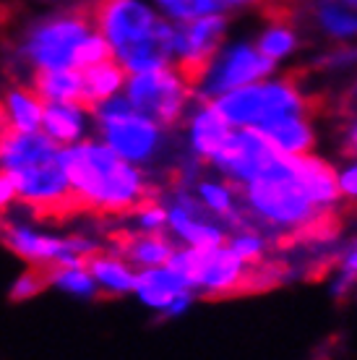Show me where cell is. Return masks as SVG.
<instances>
[{
	"label": "cell",
	"instance_id": "obj_11",
	"mask_svg": "<svg viewBox=\"0 0 357 360\" xmlns=\"http://www.w3.org/2000/svg\"><path fill=\"white\" fill-rule=\"evenodd\" d=\"M277 154L279 152H274L266 144V139L259 131H253V128H233L230 134L224 136V141L219 144L214 157L209 160V165L222 172L227 183L240 186L245 180L261 175L268 165L274 162Z\"/></svg>",
	"mask_w": 357,
	"mask_h": 360
},
{
	"label": "cell",
	"instance_id": "obj_12",
	"mask_svg": "<svg viewBox=\"0 0 357 360\" xmlns=\"http://www.w3.org/2000/svg\"><path fill=\"white\" fill-rule=\"evenodd\" d=\"M190 102H193V110L186 112V117H183L188 131V146H190V154L198 162H209L219 149V144L224 141V136L233 128L227 126V120L216 112L212 102L198 97H193Z\"/></svg>",
	"mask_w": 357,
	"mask_h": 360
},
{
	"label": "cell",
	"instance_id": "obj_18",
	"mask_svg": "<svg viewBox=\"0 0 357 360\" xmlns=\"http://www.w3.org/2000/svg\"><path fill=\"white\" fill-rule=\"evenodd\" d=\"M86 115L79 102H45L42 108V134L58 146H71L86 134Z\"/></svg>",
	"mask_w": 357,
	"mask_h": 360
},
{
	"label": "cell",
	"instance_id": "obj_15",
	"mask_svg": "<svg viewBox=\"0 0 357 360\" xmlns=\"http://www.w3.org/2000/svg\"><path fill=\"white\" fill-rule=\"evenodd\" d=\"M259 131L266 144L279 154H290V157H297V154H313L316 149V126H313L311 115H287L277 117V120H268L264 126L253 128Z\"/></svg>",
	"mask_w": 357,
	"mask_h": 360
},
{
	"label": "cell",
	"instance_id": "obj_22",
	"mask_svg": "<svg viewBox=\"0 0 357 360\" xmlns=\"http://www.w3.org/2000/svg\"><path fill=\"white\" fill-rule=\"evenodd\" d=\"M32 89L45 102H79L81 71L58 68V71H32Z\"/></svg>",
	"mask_w": 357,
	"mask_h": 360
},
{
	"label": "cell",
	"instance_id": "obj_13",
	"mask_svg": "<svg viewBox=\"0 0 357 360\" xmlns=\"http://www.w3.org/2000/svg\"><path fill=\"white\" fill-rule=\"evenodd\" d=\"M287 162H290L295 183L305 191V196L311 201H316L323 209L339 204L342 196L339 186H337V170L331 167V162L316 157V154H297V157L287 154Z\"/></svg>",
	"mask_w": 357,
	"mask_h": 360
},
{
	"label": "cell",
	"instance_id": "obj_5",
	"mask_svg": "<svg viewBox=\"0 0 357 360\" xmlns=\"http://www.w3.org/2000/svg\"><path fill=\"white\" fill-rule=\"evenodd\" d=\"M91 32H94V21L89 13V3H84L71 11L34 18L18 34L13 55L18 63L32 71L73 68L76 50Z\"/></svg>",
	"mask_w": 357,
	"mask_h": 360
},
{
	"label": "cell",
	"instance_id": "obj_6",
	"mask_svg": "<svg viewBox=\"0 0 357 360\" xmlns=\"http://www.w3.org/2000/svg\"><path fill=\"white\" fill-rule=\"evenodd\" d=\"M91 115L97 123L99 141L136 167L154 162L164 149V128L138 115L125 94H115L94 105Z\"/></svg>",
	"mask_w": 357,
	"mask_h": 360
},
{
	"label": "cell",
	"instance_id": "obj_20",
	"mask_svg": "<svg viewBox=\"0 0 357 360\" xmlns=\"http://www.w3.org/2000/svg\"><path fill=\"white\" fill-rule=\"evenodd\" d=\"M128 73L115 63V58H110L105 63H97L81 71V99L79 105L84 110H94V105L105 102V99L120 94Z\"/></svg>",
	"mask_w": 357,
	"mask_h": 360
},
{
	"label": "cell",
	"instance_id": "obj_29",
	"mask_svg": "<svg viewBox=\"0 0 357 360\" xmlns=\"http://www.w3.org/2000/svg\"><path fill=\"white\" fill-rule=\"evenodd\" d=\"M196 300H198V295H196V292H193V290H188V292H180V295L175 297V300H172L170 306L164 308V311H160L162 319H178V316L186 314L188 308L193 306Z\"/></svg>",
	"mask_w": 357,
	"mask_h": 360
},
{
	"label": "cell",
	"instance_id": "obj_9",
	"mask_svg": "<svg viewBox=\"0 0 357 360\" xmlns=\"http://www.w3.org/2000/svg\"><path fill=\"white\" fill-rule=\"evenodd\" d=\"M277 71V63L268 60L253 42H235V45L219 47V53L212 58V63L201 76L193 97L212 102L219 94L248 86V84L271 79Z\"/></svg>",
	"mask_w": 357,
	"mask_h": 360
},
{
	"label": "cell",
	"instance_id": "obj_17",
	"mask_svg": "<svg viewBox=\"0 0 357 360\" xmlns=\"http://www.w3.org/2000/svg\"><path fill=\"white\" fill-rule=\"evenodd\" d=\"M193 290L178 271L170 269L167 264L162 266H146V269L136 271L134 292L141 297L143 306L154 308V311H164L180 292Z\"/></svg>",
	"mask_w": 357,
	"mask_h": 360
},
{
	"label": "cell",
	"instance_id": "obj_19",
	"mask_svg": "<svg viewBox=\"0 0 357 360\" xmlns=\"http://www.w3.org/2000/svg\"><path fill=\"white\" fill-rule=\"evenodd\" d=\"M84 269L89 271L94 282L99 285V292L108 297L128 295L134 292L136 282V269L131 264H125L123 259H117L115 253H94L86 259Z\"/></svg>",
	"mask_w": 357,
	"mask_h": 360
},
{
	"label": "cell",
	"instance_id": "obj_27",
	"mask_svg": "<svg viewBox=\"0 0 357 360\" xmlns=\"http://www.w3.org/2000/svg\"><path fill=\"white\" fill-rule=\"evenodd\" d=\"M110 58H112V50H110L108 39L94 29V32L79 45V50H76L73 68H76V71H86V68H91V65H97V63H105Z\"/></svg>",
	"mask_w": 357,
	"mask_h": 360
},
{
	"label": "cell",
	"instance_id": "obj_2",
	"mask_svg": "<svg viewBox=\"0 0 357 360\" xmlns=\"http://www.w3.org/2000/svg\"><path fill=\"white\" fill-rule=\"evenodd\" d=\"M94 29L125 73L167 68L175 58V21L143 0H91Z\"/></svg>",
	"mask_w": 357,
	"mask_h": 360
},
{
	"label": "cell",
	"instance_id": "obj_7",
	"mask_svg": "<svg viewBox=\"0 0 357 360\" xmlns=\"http://www.w3.org/2000/svg\"><path fill=\"white\" fill-rule=\"evenodd\" d=\"M123 89L131 108L138 115L154 120L164 131H172L183 123L188 105L193 99V91L183 84V79L172 65L131 73V76H125Z\"/></svg>",
	"mask_w": 357,
	"mask_h": 360
},
{
	"label": "cell",
	"instance_id": "obj_4",
	"mask_svg": "<svg viewBox=\"0 0 357 360\" xmlns=\"http://www.w3.org/2000/svg\"><path fill=\"white\" fill-rule=\"evenodd\" d=\"M212 105L230 128H259L277 117L313 115L316 99L305 94L303 73L292 71L219 94Z\"/></svg>",
	"mask_w": 357,
	"mask_h": 360
},
{
	"label": "cell",
	"instance_id": "obj_8",
	"mask_svg": "<svg viewBox=\"0 0 357 360\" xmlns=\"http://www.w3.org/2000/svg\"><path fill=\"white\" fill-rule=\"evenodd\" d=\"M6 175L13 180L16 201H21L37 217L55 219V217L86 212L81 198L76 196V191L71 188L65 172H63L60 154L39 160V162L24 165V167H16V170L6 172Z\"/></svg>",
	"mask_w": 357,
	"mask_h": 360
},
{
	"label": "cell",
	"instance_id": "obj_30",
	"mask_svg": "<svg viewBox=\"0 0 357 360\" xmlns=\"http://www.w3.org/2000/svg\"><path fill=\"white\" fill-rule=\"evenodd\" d=\"M16 201V188H13V180L0 170V219L8 214L11 204Z\"/></svg>",
	"mask_w": 357,
	"mask_h": 360
},
{
	"label": "cell",
	"instance_id": "obj_10",
	"mask_svg": "<svg viewBox=\"0 0 357 360\" xmlns=\"http://www.w3.org/2000/svg\"><path fill=\"white\" fill-rule=\"evenodd\" d=\"M230 27V16L227 13H209V16L193 18V21H183L175 24V58H172V68L178 71L188 89L193 91L206 73L212 58L219 53L224 45Z\"/></svg>",
	"mask_w": 357,
	"mask_h": 360
},
{
	"label": "cell",
	"instance_id": "obj_1",
	"mask_svg": "<svg viewBox=\"0 0 357 360\" xmlns=\"http://www.w3.org/2000/svg\"><path fill=\"white\" fill-rule=\"evenodd\" d=\"M60 167L86 212L97 214H134L146 201L157 198L136 165L125 162L108 144L81 139L60 146Z\"/></svg>",
	"mask_w": 357,
	"mask_h": 360
},
{
	"label": "cell",
	"instance_id": "obj_3",
	"mask_svg": "<svg viewBox=\"0 0 357 360\" xmlns=\"http://www.w3.org/2000/svg\"><path fill=\"white\" fill-rule=\"evenodd\" d=\"M233 188L240 191L238 198H240V207L250 222L256 227L261 222L266 230H274L279 235L305 233L308 227L318 225L326 217L339 212L337 207H318L316 201L305 196V191L292 178L287 154H277L274 162L261 175L245 180L240 186L233 183Z\"/></svg>",
	"mask_w": 357,
	"mask_h": 360
},
{
	"label": "cell",
	"instance_id": "obj_16",
	"mask_svg": "<svg viewBox=\"0 0 357 360\" xmlns=\"http://www.w3.org/2000/svg\"><path fill=\"white\" fill-rule=\"evenodd\" d=\"M112 243H115L112 253L117 259H123L131 266H141V269L167 264V259L175 251L170 238H164L162 233H115Z\"/></svg>",
	"mask_w": 357,
	"mask_h": 360
},
{
	"label": "cell",
	"instance_id": "obj_28",
	"mask_svg": "<svg viewBox=\"0 0 357 360\" xmlns=\"http://www.w3.org/2000/svg\"><path fill=\"white\" fill-rule=\"evenodd\" d=\"M337 186H339V196L342 198L355 201V196H357V170H355V165L349 162L347 167H342V170L337 172Z\"/></svg>",
	"mask_w": 357,
	"mask_h": 360
},
{
	"label": "cell",
	"instance_id": "obj_24",
	"mask_svg": "<svg viewBox=\"0 0 357 360\" xmlns=\"http://www.w3.org/2000/svg\"><path fill=\"white\" fill-rule=\"evenodd\" d=\"M47 282L50 288H58L68 295L76 297H102L99 285L94 282L89 271L84 266H58V264H47Z\"/></svg>",
	"mask_w": 357,
	"mask_h": 360
},
{
	"label": "cell",
	"instance_id": "obj_23",
	"mask_svg": "<svg viewBox=\"0 0 357 360\" xmlns=\"http://www.w3.org/2000/svg\"><path fill=\"white\" fill-rule=\"evenodd\" d=\"M266 21L268 27L261 32L253 45L259 47L268 60L279 63L300 47V37H297V29L292 21H282V18H266Z\"/></svg>",
	"mask_w": 357,
	"mask_h": 360
},
{
	"label": "cell",
	"instance_id": "obj_14",
	"mask_svg": "<svg viewBox=\"0 0 357 360\" xmlns=\"http://www.w3.org/2000/svg\"><path fill=\"white\" fill-rule=\"evenodd\" d=\"M297 8L308 11V18L326 39L347 45L355 37V0H295Z\"/></svg>",
	"mask_w": 357,
	"mask_h": 360
},
{
	"label": "cell",
	"instance_id": "obj_25",
	"mask_svg": "<svg viewBox=\"0 0 357 360\" xmlns=\"http://www.w3.org/2000/svg\"><path fill=\"white\" fill-rule=\"evenodd\" d=\"M154 6L162 11V16L183 24L193 18L209 16V13H224L219 0H154Z\"/></svg>",
	"mask_w": 357,
	"mask_h": 360
},
{
	"label": "cell",
	"instance_id": "obj_26",
	"mask_svg": "<svg viewBox=\"0 0 357 360\" xmlns=\"http://www.w3.org/2000/svg\"><path fill=\"white\" fill-rule=\"evenodd\" d=\"M45 290H50V282H47V264H29V269L13 282L11 300H13V303H24V300H32V297L42 295Z\"/></svg>",
	"mask_w": 357,
	"mask_h": 360
},
{
	"label": "cell",
	"instance_id": "obj_21",
	"mask_svg": "<svg viewBox=\"0 0 357 360\" xmlns=\"http://www.w3.org/2000/svg\"><path fill=\"white\" fill-rule=\"evenodd\" d=\"M42 108H45V99L37 97L34 89H24V86H11L6 91L3 102H0L6 126L11 131H18V134H34V131H39Z\"/></svg>",
	"mask_w": 357,
	"mask_h": 360
}]
</instances>
